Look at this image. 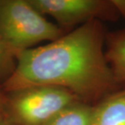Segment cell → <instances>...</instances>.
I'll return each instance as SVG.
<instances>
[{
  "label": "cell",
  "mask_w": 125,
  "mask_h": 125,
  "mask_svg": "<svg viewBox=\"0 0 125 125\" xmlns=\"http://www.w3.org/2000/svg\"><path fill=\"white\" fill-rule=\"evenodd\" d=\"M106 37L103 24L94 20L53 42L22 51L2 88L7 93L30 86L60 87L94 106L121 89L106 59Z\"/></svg>",
  "instance_id": "1"
},
{
  "label": "cell",
  "mask_w": 125,
  "mask_h": 125,
  "mask_svg": "<svg viewBox=\"0 0 125 125\" xmlns=\"http://www.w3.org/2000/svg\"><path fill=\"white\" fill-rule=\"evenodd\" d=\"M113 1L118 8L121 16H124L125 18V0H113Z\"/></svg>",
  "instance_id": "9"
},
{
  "label": "cell",
  "mask_w": 125,
  "mask_h": 125,
  "mask_svg": "<svg viewBox=\"0 0 125 125\" xmlns=\"http://www.w3.org/2000/svg\"><path fill=\"white\" fill-rule=\"evenodd\" d=\"M93 106L81 101L68 105L45 125H92Z\"/></svg>",
  "instance_id": "7"
},
{
  "label": "cell",
  "mask_w": 125,
  "mask_h": 125,
  "mask_svg": "<svg viewBox=\"0 0 125 125\" xmlns=\"http://www.w3.org/2000/svg\"><path fill=\"white\" fill-rule=\"evenodd\" d=\"M106 55L117 82L125 88V29L106 37Z\"/></svg>",
  "instance_id": "6"
},
{
  "label": "cell",
  "mask_w": 125,
  "mask_h": 125,
  "mask_svg": "<svg viewBox=\"0 0 125 125\" xmlns=\"http://www.w3.org/2000/svg\"><path fill=\"white\" fill-rule=\"evenodd\" d=\"M92 125H125V88L94 105Z\"/></svg>",
  "instance_id": "5"
},
{
  "label": "cell",
  "mask_w": 125,
  "mask_h": 125,
  "mask_svg": "<svg viewBox=\"0 0 125 125\" xmlns=\"http://www.w3.org/2000/svg\"><path fill=\"white\" fill-rule=\"evenodd\" d=\"M16 66V54L7 46L0 33V84L2 86L13 74Z\"/></svg>",
  "instance_id": "8"
},
{
  "label": "cell",
  "mask_w": 125,
  "mask_h": 125,
  "mask_svg": "<svg viewBox=\"0 0 125 125\" xmlns=\"http://www.w3.org/2000/svg\"><path fill=\"white\" fill-rule=\"evenodd\" d=\"M2 101H3V96H2L0 94V115L2 114Z\"/></svg>",
  "instance_id": "11"
},
{
  "label": "cell",
  "mask_w": 125,
  "mask_h": 125,
  "mask_svg": "<svg viewBox=\"0 0 125 125\" xmlns=\"http://www.w3.org/2000/svg\"><path fill=\"white\" fill-rule=\"evenodd\" d=\"M0 125H14V124H12L8 120H7L1 114V115H0Z\"/></svg>",
  "instance_id": "10"
},
{
  "label": "cell",
  "mask_w": 125,
  "mask_h": 125,
  "mask_svg": "<svg viewBox=\"0 0 125 125\" xmlns=\"http://www.w3.org/2000/svg\"><path fill=\"white\" fill-rule=\"evenodd\" d=\"M0 33L16 54L42 42H53L64 34L29 0H0Z\"/></svg>",
  "instance_id": "2"
},
{
  "label": "cell",
  "mask_w": 125,
  "mask_h": 125,
  "mask_svg": "<svg viewBox=\"0 0 125 125\" xmlns=\"http://www.w3.org/2000/svg\"><path fill=\"white\" fill-rule=\"evenodd\" d=\"M39 12L55 20L60 28L79 27L94 20L121 16L113 0H29Z\"/></svg>",
  "instance_id": "4"
},
{
  "label": "cell",
  "mask_w": 125,
  "mask_h": 125,
  "mask_svg": "<svg viewBox=\"0 0 125 125\" xmlns=\"http://www.w3.org/2000/svg\"><path fill=\"white\" fill-rule=\"evenodd\" d=\"M2 115L14 125H45L59 111L80 101L66 89L37 85L7 92Z\"/></svg>",
  "instance_id": "3"
}]
</instances>
